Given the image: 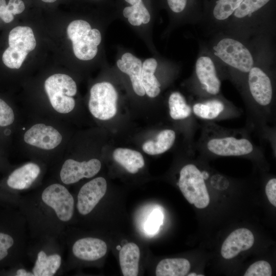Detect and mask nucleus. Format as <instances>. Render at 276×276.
<instances>
[{
	"mask_svg": "<svg viewBox=\"0 0 276 276\" xmlns=\"http://www.w3.org/2000/svg\"><path fill=\"white\" fill-rule=\"evenodd\" d=\"M8 42L9 47L3 54V62L10 68L18 69L29 53L36 47L32 29L28 26L16 27L10 32Z\"/></svg>",
	"mask_w": 276,
	"mask_h": 276,
	"instance_id": "nucleus-7",
	"label": "nucleus"
},
{
	"mask_svg": "<svg viewBox=\"0 0 276 276\" xmlns=\"http://www.w3.org/2000/svg\"><path fill=\"white\" fill-rule=\"evenodd\" d=\"M117 92L110 83H97L90 89L88 108L96 118L109 120L117 113Z\"/></svg>",
	"mask_w": 276,
	"mask_h": 276,
	"instance_id": "nucleus-9",
	"label": "nucleus"
},
{
	"mask_svg": "<svg viewBox=\"0 0 276 276\" xmlns=\"http://www.w3.org/2000/svg\"><path fill=\"white\" fill-rule=\"evenodd\" d=\"M270 0H243L238 8L235 11L234 15L238 18L249 16L256 12Z\"/></svg>",
	"mask_w": 276,
	"mask_h": 276,
	"instance_id": "nucleus-29",
	"label": "nucleus"
},
{
	"mask_svg": "<svg viewBox=\"0 0 276 276\" xmlns=\"http://www.w3.org/2000/svg\"><path fill=\"white\" fill-rule=\"evenodd\" d=\"M207 148L212 153L223 156L244 155L250 153L254 149L248 140L232 136L210 140Z\"/></svg>",
	"mask_w": 276,
	"mask_h": 276,
	"instance_id": "nucleus-15",
	"label": "nucleus"
},
{
	"mask_svg": "<svg viewBox=\"0 0 276 276\" xmlns=\"http://www.w3.org/2000/svg\"><path fill=\"white\" fill-rule=\"evenodd\" d=\"M41 1L45 3H53L55 2L56 0H41Z\"/></svg>",
	"mask_w": 276,
	"mask_h": 276,
	"instance_id": "nucleus-38",
	"label": "nucleus"
},
{
	"mask_svg": "<svg viewBox=\"0 0 276 276\" xmlns=\"http://www.w3.org/2000/svg\"><path fill=\"white\" fill-rule=\"evenodd\" d=\"M214 54L227 65L244 73L253 66L254 59L247 48L231 38L220 40L214 48Z\"/></svg>",
	"mask_w": 276,
	"mask_h": 276,
	"instance_id": "nucleus-10",
	"label": "nucleus"
},
{
	"mask_svg": "<svg viewBox=\"0 0 276 276\" xmlns=\"http://www.w3.org/2000/svg\"><path fill=\"white\" fill-rule=\"evenodd\" d=\"M191 267L189 261L184 258H168L162 260L157 264L156 276H184Z\"/></svg>",
	"mask_w": 276,
	"mask_h": 276,
	"instance_id": "nucleus-23",
	"label": "nucleus"
},
{
	"mask_svg": "<svg viewBox=\"0 0 276 276\" xmlns=\"http://www.w3.org/2000/svg\"><path fill=\"white\" fill-rule=\"evenodd\" d=\"M101 168V162L97 158L82 162L67 159L60 168L58 182L65 186L76 183L83 178L93 177L99 172Z\"/></svg>",
	"mask_w": 276,
	"mask_h": 276,
	"instance_id": "nucleus-13",
	"label": "nucleus"
},
{
	"mask_svg": "<svg viewBox=\"0 0 276 276\" xmlns=\"http://www.w3.org/2000/svg\"><path fill=\"white\" fill-rule=\"evenodd\" d=\"M243 0H218L213 10L214 17L219 20L228 18L238 8Z\"/></svg>",
	"mask_w": 276,
	"mask_h": 276,
	"instance_id": "nucleus-28",
	"label": "nucleus"
},
{
	"mask_svg": "<svg viewBox=\"0 0 276 276\" xmlns=\"http://www.w3.org/2000/svg\"><path fill=\"white\" fill-rule=\"evenodd\" d=\"M248 73V85L253 98L261 105H268L272 98V87L270 78L258 67L252 66Z\"/></svg>",
	"mask_w": 276,
	"mask_h": 276,
	"instance_id": "nucleus-16",
	"label": "nucleus"
},
{
	"mask_svg": "<svg viewBox=\"0 0 276 276\" xmlns=\"http://www.w3.org/2000/svg\"><path fill=\"white\" fill-rule=\"evenodd\" d=\"M265 192L269 202L276 206V179L272 178L267 183Z\"/></svg>",
	"mask_w": 276,
	"mask_h": 276,
	"instance_id": "nucleus-34",
	"label": "nucleus"
},
{
	"mask_svg": "<svg viewBox=\"0 0 276 276\" xmlns=\"http://www.w3.org/2000/svg\"><path fill=\"white\" fill-rule=\"evenodd\" d=\"M157 63L154 58H148L142 64L141 83L145 94L151 98L157 96L160 91V84L154 76Z\"/></svg>",
	"mask_w": 276,
	"mask_h": 276,
	"instance_id": "nucleus-21",
	"label": "nucleus"
},
{
	"mask_svg": "<svg viewBox=\"0 0 276 276\" xmlns=\"http://www.w3.org/2000/svg\"><path fill=\"white\" fill-rule=\"evenodd\" d=\"M163 214L158 209H153L145 221L144 231L149 235H154L163 223Z\"/></svg>",
	"mask_w": 276,
	"mask_h": 276,
	"instance_id": "nucleus-30",
	"label": "nucleus"
},
{
	"mask_svg": "<svg viewBox=\"0 0 276 276\" xmlns=\"http://www.w3.org/2000/svg\"><path fill=\"white\" fill-rule=\"evenodd\" d=\"M6 0H0V17L6 23L13 20L14 16L7 9Z\"/></svg>",
	"mask_w": 276,
	"mask_h": 276,
	"instance_id": "nucleus-36",
	"label": "nucleus"
},
{
	"mask_svg": "<svg viewBox=\"0 0 276 276\" xmlns=\"http://www.w3.org/2000/svg\"><path fill=\"white\" fill-rule=\"evenodd\" d=\"M272 269L269 263L259 261L251 264L247 269L244 276H271Z\"/></svg>",
	"mask_w": 276,
	"mask_h": 276,
	"instance_id": "nucleus-31",
	"label": "nucleus"
},
{
	"mask_svg": "<svg viewBox=\"0 0 276 276\" xmlns=\"http://www.w3.org/2000/svg\"><path fill=\"white\" fill-rule=\"evenodd\" d=\"M175 140V132L171 129H165L156 135L155 141H146L142 148L145 152L150 155L161 154L171 148Z\"/></svg>",
	"mask_w": 276,
	"mask_h": 276,
	"instance_id": "nucleus-24",
	"label": "nucleus"
},
{
	"mask_svg": "<svg viewBox=\"0 0 276 276\" xmlns=\"http://www.w3.org/2000/svg\"><path fill=\"white\" fill-rule=\"evenodd\" d=\"M6 7L13 15L22 13L25 8L24 2L21 0H10Z\"/></svg>",
	"mask_w": 276,
	"mask_h": 276,
	"instance_id": "nucleus-35",
	"label": "nucleus"
},
{
	"mask_svg": "<svg viewBox=\"0 0 276 276\" xmlns=\"http://www.w3.org/2000/svg\"><path fill=\"white\" fill-rule=\"evenodd\" d=\"M44 89L52 107L60 113H67L73 110L77 93L74 80L68 75L56 74L44 82Z\"/></svg>",
	"mask_w": 276,
	"mask_h": 276,
	"instance_id": "nucleus-6",
	"label": "nucleus"
},
{
	"mask_svg": "<svg viewBox=\"0 0 276 276\" xmlns=\"http://www.w3.org/2000/svg\"><path fill=\"white\" fill-rule=\"evenodd\" d=\"M64 245L59 237L28 240L26 258L32 264L33 276H54L64 272Z\"/></svg>",
	"mask_w": 276,
	"mask_h": 276,
	"instance_id": "nucleus-3",
	"label": "nucleus"
},
{
	"mask_svg": "<svg viewBox=\"0 0 276 276\" xmlns=\"http://www.w3.org/2000/svg\"><path fill=\"white\" fill-rule=\"evenodd\" d=\"M187 2V0H167L170 8L175 13L182 11L186 7Z\"/></svg>",
	"mask_w": 276,
	"mask_h": 276,
	"instance_id": "nucleus-37",
	"label": "nucleus"
},
{
	"mask_svg": "<svg viewBox=\"0 0 276 276\" xmlns=\"http://www.w3.org/2000/svg\"><path fill=\"white\" fill-rule=\"evenodd\" d=\"M67 34L77 58L89 60L96 56L97 47L101 41V35L98 29H91L89 24L85 20H75L68 25Z\"/></svg>",
	"mask_w": 276,
	"mask_h": 276,
	"instance_id": "nucleus-5",
	"label": "nucleus"
},
{
	"mask_svg": "<svg viewBox=\"0 0 276 276\" xmlns=\"http://www.w3.org/2000/svg\"><path fill=\"white\" fill-rule=\"evenodd\" d=\"M170 115L174 120L188 118L191 113V108L187 104L185 98L178 92L171 94L169 99Z\"/></svg>",
	"mask_w": 276,
	"mask_h": 276,
	"instance_id": "nucleus-26",
	"label": "nucleus"
},
{
	"mask_svg": "<svg viewBox=\"0 0 276 276\" xmlns=\"http://www.w3.org/2000/svg\"><path fill=\"white\" fill-rule=\"evenodd\" d=\"M131 6L125 7L123 11L124 16L133 26L146 24L150 20V15L142 0H125Z\"/></svg>",
	"mask_w": 276,
	"mask_h": 276,
	"instance_id": "nucleus-25",
	"label": "nucleus"
},
{
	"mask_svg": "<svg viewBox=\"0 0 276 276\" xmlns=\"http://www.w3.org/2000/svg\"><path fill=\"white\" fill-rule=\"evenodd\" d=\"M223 104L217 100L209 101L204 103H198L193 107L194 114L204 119L211 120L217 118L224 110Z\"/></svg>",
	"mask_w": 276,
	"mask_h": 276,
	"instance_id": "nucleus-27",
	"label": "nucleus"
},
{
	"mask_svg": "<svg viewBox=\"0 0 276 276\" xmlns=\"http://www.w3.org/2000/svg\"><path fill=\"white\" fill-rule=\"evenodd\" d=\"M27 224L17 206L0 204V271L24 263Z\"/></svg>",
	"mask_w": 276,
	"mask_h": 276,
	"instance_id": "nucleus-2",
	"label": "nucleus"
},
{
	"mask_svg": "<svg viewBox=\"0 0 276 276\" xmlns=\"http://www.w3.org/2000/svg\"><path fill=\"white\" fill-rule=\"evenodd\" d=\"M17 207L26 219L31 239L60 237L75 217L74 196L59 182L21 195Z\"/></svg>",
	"mask_w": 276,
	"mask_h": 276,
	"instance_id": "nucleus-1",
	"label": "nucleus"
},
{
	"mask_svg": "<svg viewBox=\"0 0 276 276\" xmlns=\"http://www.w3.org/2000/svg\"><path fill=\"white\" fill-rule=\"evenodd\" d=\"M41 173L40 165L34 162L27 163L17 168L7 178V193L21 196L20 193L35 188Z\"/></svg>",
	"mask_w": 276,
	"mask_h": 276,
	"instance_id": "nucleus-12",
	"label": "nucleus"
},
{
	"mask_svg": "<svg viewBox=\"0 0 276 276\" xmlns=\"http://www.w3.org/2000/svg\"><path fill=\"white\" fill-rule=\"evenodd\" d=\"M26 143L43 150H52L62 142V136L53 127L39 123L32 126L24 135Z\"/></svg>",
	"mask_w": 276,
	"mask_h": 276,
	"instance_id": "nucleus-14",
	"label": "nucleus"
},
{
	"mask_svg": "<svg viewBox=\"0 0 276 276\" xmlns=\"http://www.w3.org/2000/svg\"><path fill=\"white\" fill-rule=\"evenodd\" d=\"M140 250L135 243L124 245L119 252V261L122 272L124 276H136L139 273Z\"/></svg>",
	"mask_w": 276,
	"mask_h": 276,
	"instance_id": "nucleus-20",
	"label": "nucleus"
},
{
	"mask_svg": "<svg viewBox=\"0 0 276 276\" xmlns=\"http://www.w3.org/2000/svg\"><path fill=\"white\" fill-rule=\"evenodd\" d=\"M195 70L199 82L205 86L206 91L217 95L220 91L221 82L212 59L208 56L200 57L196 62Z\"/></svg>",
	"mask_w": 276,
	"mask_h": 276,
	"instance_id": "nucleus-18",
	"label": "nucleus"
},
{
	"mask_svg": "<svg viewBox=\"0 0 276 276\" xmlns=\"http://www.w3.org/2000/svg\"><path fill=\"white\" fill-rule=\"evenodd\" d=\"M178 186L190 204L198 209H203L209 205L210 196L203 176L194 165H187L181 169Z\"/></svg>",
	"mask_w": 276,
	"mask_h": 276,
	"instance_id": "nucleus-8",
	"label": "nucleus"
},
{
	"mask_svg": "<svg viewBox=\"0 0 276 276\" xmlns=\"http://www.w3.org/2000/svg\"><path fill=\"white\" fill-rule=\"evenodd\" d=\"M113 157L128 172L132 174L137 173L145 165L143 156L140 152L128 148L116 149L113 153Z\"/></svg>",
	"mask_w": 276,
	"mask_h": 276,
	"instance_id": "nucleus-22",
	"label": "nucleus"
},
{
	"mask_svg": "<svg viewBox=\"0 0 276 276\" xmlns=\"http://www.w3.org/2000/svg\"><path fill=\"white\" fill-rule=\"evenodd\" d=\"M7 272L4 274L14 276H33V274L29 268L24 266V263L15 266L7 268Z\"/></svg>",
	"mask_w": 276,
	"mask_h": 276,
	"instance_id": "nucleus-33",
	"label": "nucleus"
},
{
	"mask_svg": "<svg viewBox=\"0 0 276 276\" xmlns=\"http://www.w3.org/2000/svg\"><path fill=\"white\" fill-rule=\"evenodd\" d=\"M106 190L107 182L102 177L95 178L84 183L74 196L77 213L81 217L88 216L103 198Z\"/></svg>",
	"mask_w": 276,
	"mask_h": 276,
	"instance_id": "nucleus-11",
	"label": "nucleus"
},
{
	"mask_svg": "<svg viewBox=\"0 0 276 276\" xmlns=\"http://www.w3.org/2000/svg\"><path fill=\"white\" fill-rule=\"evenodd\" d=\"M254 237L247 228H238L233 232L222 244L221 254L226 259L237 256L240 252L246 250L253 245Z\"/></svg>",
	"mask_w": 276,
	"mask_h": 276,
	"instance_id": "nucleus-17",
	"label": "nucleus"
},
{
	"mask_svg": "<svg viewBox=\"0 0 276 276\" xmlns=\"http://www.w3.org/2000/svg\"><path fill=\"white\" fill-rule=\"evenodd\" d=\"M14 121V113L11 107L0 99V126H7Z\"/></svg>",
	"mask_w": 276,
	"mask_h": 276,
	"instance_id": "nucleus-32",
	"label": "nucleus"
},
{
	"mask_svg": "<svg viewBox=\"0 0 276 276\" xmlns=\"http://www.w3.org/2000/svg\"><path fill=\"white\" fill-rule=\"evenodd\" d=\"M188 275V276H193V275H194V276H197V275L200 276V275H198V274H196V273H193L189 274ZM200 276H201V275H200Z\"/></svg>",
	"mask_w": 276,
	"mask_h": 276,
	"instance_id": "nucleus-39",
	"label": "nucleus"
},
{
	"mask_svg": "<svg viewBox=\"0 0 276 276\" xmlns=\"http://www.w3.org/2000/svg\"><path fill=\"white\" fill-rule=\"evenodd\" d=\"M119 70L130 77L134 92L143 96L145 91L141 83L142 63L141 60L130 53L124 54L117 62Z\"/></svg>",
	"mask_w": 276,
	"mask_h": 276,
	"instance_id": "nucleus-19",
	"label": "nucleus"
},
{
	"mask_svg": "<svg viewBox=\"0 0 276 276\" xmlns=\"http://www.w3.org/2000/svg\"><path fill=\"white\" fill-rule=\"evenodd\" d=\"M59 238L68 247V257L64 261L63 271H66L75 261L91 262L101 259L106 254L107 247L103 240L95 237L86 236L75 240L63 235Z\"/></svg>",
	"mask_w": 276,
	"mask_h": 276,
	"instance_id": "nucleus-4",
	"label": "nucleus"
}]
</instances>
